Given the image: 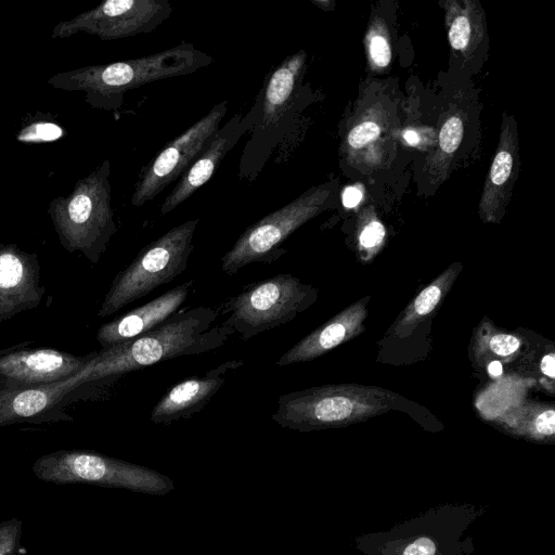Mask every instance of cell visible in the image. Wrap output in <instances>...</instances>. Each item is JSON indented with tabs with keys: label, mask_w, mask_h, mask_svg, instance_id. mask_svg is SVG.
<instances>
[{
	"label": "cell",
	"mask_w": 555,
	"mask_h": 555,
	"mask_svg": "<svg viewBox=\"0 0 555 555\" xmlns=\"http://www.w3.org/2000/svg\"><path fill=\"white\" fill-rule=\"evenodd\" d=\"M218 315V310L210 307L178 310L152 331L95 352L75 375L77 387L94 380L118 378L162 361L220 348L235 332L221 325L210 328Z\"/></svg>",
	"instance_id": "1"
},
{
	"label": "cell",
	"mask_w": 555,
	"mask_h": 555,
	"mask_svg": "<svg viewBox=\"0 0 555 555\" xmlns=\"http://www.w3.org/2000/svg\"><path fill=\"white\" fill-rule=\"evenodd\" d=\"M212 62L211 55L196 49L192 43L182 42L139 59L61 74L53 77L51 82L57 88L85 91L87 101L93 107L116 111L122 105L124 96L129 90L195 73Z\"/></svg>",
	"instance_id": "2"
},
{
	"label": "cell",
	"mask_w": 555,
	"mask_h": 555,
	"mask_svg": "<svg viewBox=\"0 0 555 555\" xmlns=\"http://www.w3.org/2000/svg\"><path fill=\"white\" fill-rule=\"evenodd\" d=\"M307 53L304 50L286 56L264 79L259 90L258 118L244 146L238 176L254 181L291 126L299 98Z\"/></svg>",
	"instance_id": "3"
},
{
	"label": "cell",
	"mask_w": 555,
	"mask_h": 555,
	"mask_svg": "<svg viewBox=\"0 0 555 555\" xmlns=\"http://www.w3.org/2000/svg\"><path fill=\"white\" fill-rule=\"evenodd\" d=\"M198 221L197 218L176 225L143 247L116 275L98 315L108 317L180 275L194 248L192 241Z\"/></svg>",
	"instance_id": "4"
},
{
	"label": "cell",
	"mask_w": 555,
	"mask_h": 555,
	"mask_svg": "<svg viewBox=\"0 0 555 555\" xmlns=\"http://www.w3.org/2000/svg\"><path fill=\"white\" fill-rule=\"evenodd\" d=\"M111 165L105 160L79 181L70 197L51 205V215L63 245L80 250L95 263L116 232L111 207Z\"/></svg>",
	"instance_id": "5"
},
{
	"label": "cell",
	"mask_w": 555,
	"mask_h": 555,
	"mask_svg": "<svg viewBox=\"0 0 555 555\" xmlns=\"http://www.w3.org/2000/svg\"><path fill=\"white\" fill-rule=\"evenodd\" d=\"M315 296L310 285L289 273H279L246 285L217 310L227 315L221 326L233 328L247 340L292 321L315 300Z\"/></svg>",
	"instance_id": "6"
},
{
	"label": "cell",
	"mask_w": 555,
	"mask_h": 555,
	"mask_svg": "<svg viewBox=\"0 0 555 555\" xmlns=\"http://www.w3.org/2000/svg\"><path fill=\"white\" fill-rule=\"evenodd\" d=\"M34 475L44 482L65 486L86 483L165 494L172 481L159 473L87 450H59L33 464Z\"/></svg>",
	"instance_id": "7"
},
{
	"label": "cell",
	"mask_w": 555,
	"mask_h": 555,
	"mask_svg": "<svg viewBox=\"0 0 555 555\" xmlns=\"http://www.w3.org/2000/svg\"><path fill=\"white\" fill-rule=\"evenodd\" d=\"M332 194V184L313 186L246 228L222 257L221 270L228 275H234L250 263L270 264L278 260L286 253L282 247L285 240L324 211Z\"/></svg>",
	"instance_id": "8"
},
{
	"label": "cell",
	"mask_w": 555,
	"mask_h": 555,
	"mask_svg": "<svg viewBox=\"0 0 555 555\" xmlns=\"http://www.w3.org/2000/svg\"><path fill=\"white\" fill-rule=\"evenodd\" d=\"M383 390L351 386H321L281 395L272 420L300 431L324 428L371 416L386 409Z\"/></svg>",
	"instance_id": "9"
},
{
	"label": "cell",
	"mask_w": 555,
	"mask_h": 555,
	"mask_svg": "<svg viewBox=\"0 0 555 555\" xmlns=\"http://www.w3.org/2000/svg\"><path fill=\"white\" fill-rule=\"evenodd\" d=\"M228 111V101L217 103L205 116L168 142L142 168L133 189L131 204L140 207L154 199L179 180L210 142Z\"/></svg>",
	"instance_id": "10"
},
{
	"label": "cell",
	"mask_w": 555,
	"mask_h": 555,
	"mask_svg": "<svg viewBox=\"0 0 555 555\" xmlns=\"http://www.w3.org/2000/svg\"><path fill=\"white\" fill-rule=\"evenodd\" d=\"M172 13L169 0H107L69 22L60 23L53 37H67L79 31L113 40L149 34Z\"/></svg>",
	"instance_id": "11"
},
{
	"label": "cell",
	"mask_w": 555,
	"mask_h": 555,
	"mask_svg": "<svg viewBox=\"0 0 555 555\" xmlns=\"http://www.w3.org/2000/svg\"><path fill=\"white\" fill-rule=\"evenodd\" d=\"M258 113L259 100L256 98L255 104L245 116L236 113L217 130L210 142L165 197L160 205V215L164 216L172 211L209 181L224 156L245 133L253 129L257 121Z\"/></svg>",
	"instance_id": "12"
},
{
	"label": "cell",
	"mask_w": 555,
	"mask_h": 555,
	"mask_svg": "<svg viewBox=\"0 0 555 555\" xmlns=\"http://www.w3.org/2000/svg\"><path fill=\"white\" fill-rule=\"evenodd\" d=\"M95 353L76 357L50 349H25L0 356V376L9 388L34 387L59 383L80 372Z\"/></svg>",
	"instance_id": "13"
},
{
	"label": "cell",
	"mask_w": 555,
	"mask_h": 555,
	"mask_svg": "<svg viewBox=\"0 0 555 555\" xmlns=\"http://www.w3.org/2000/svg\"><path fill=\"white\" fill-rule=\"evenodd\" d=\"M242 360H229L203 376L186 378L167 390L151 412L155 424H171L202 411L223 386L227 374L242 366Z\"/></svg>",
	"instance_id": "14"
},
{
	"label": "cell",
	"mask_w": 555,
	"mask_h": 555,
	"mask_svg": "<svg viewBox=\"0 0 555 555\" xmlns=\"http://www.w3.org/2000/svg\"><path fill=\"white\" fill-rule=\"evenodd\" d=\"M194 281L180 284L153 300L103 324L96 334L102 349L137 338L176 313L186 300Z\"/></svg>",
	"instance_id": "15"
},
{
	"label": "cell",
	"mask_w": 555,
	"mask_h": 555,
	"mask_svg": "<svg viewBox=\"0 0 555 555\" xmlns=\"http://www.w3.org/2000/svg\"><path fill=\"white\" fill-rule=\"evenodd\" d=\"M40 294L35 261L15 247L0 246V320L35 307Z\"/></svg>",
	"instance_id": "16"
},
{
	"label": "cell",
	"mask_w": 555,
	"mask_h": 555,
	"mask_svg": "<svg viewBox=\"0 0 555 555\" xmlns=\"http://www.w3.org/2000/svg\"><path fill=\"white\" fill-rule=\"evenodd\" d=\"M366 318L363 301L348 307L296 343L276 362L279 366L311 361L358 335Z\"/></svg>",
	"instance_id": "17"
},
{
	"label": "cell",
	"mask_w": 555,
	"mask_h": 555,
	"mask_svg": "<svg viewBox=\"0 0 555 555\" xmlns=\"http://www.w3.org/2000/svg\"><path fill=\"white\" fill-rule=\"evenodd\" d=\"M516 126L513 117H505L502 122L499 145L479 204V214L487 222L498 221L504 212L509 190L513 186V177L516 173Z\"/></svg>",
	"instance_id": "18"
},
{
	"label": "cell",
	"mask_w": 555,
	"mask_h": 555,
	"mask_svg": "<svg viewBox=\"0 0 555 555\" xmlns=\"http://www.w3.org/2000/svg\"><path fill=\"white\" fill-rule=\"evenodd\" d=\"M76 387L74 375L54 384L0 390V426L39 417Z\"/></svg>",
	"instance_id": "19"
},
{
	"label": "cell",
	"mask_w": 555,
	"mask_h": 555,
	"mask_svg": "<svg viewBox=\"0 0 555 555\" xmlns=\"http://www.w3.org/2000/svg\"><path fill=\"white\" fill-rule=\"evenodd\" d=\"M446 21L451 47L467 55L482 38L481 16L477 3L472 1H448Z\"/></svg>",
	"instance_id": "20"
},
{
	"label": "cell",
	"mask_w": 555,
	"mask_h": 555,
	"mask_svg": "<svg viewBox=\"0 0 555 555\" xmlns=\"http://www.w3.org/2000/svg\"><path fill=\"white\" fill-rule=\"evenodd\" d=\"M454 275L455 273H453V270L449 269L434 283L425 287L408 309V313L403 318L401 324L410 325L417 319H421L429 314L440 301L443 295V291L446 289L447 285L452 281Z\"/></svg>",
	"instance_id": "21"
},
{
	"label": "cell",
	"mask_w": 555,
	"mask_h": 555,
	"mask_svg": "<svg viewBox=\"0 0 555 555\" xmlns=\"http://www.w3.org/2000/svg\"><path fill=\"white\" fill-rule=\"evenodd\" d=\"M463 121L460 116H450L442 125L439 132V151L434 158V165L442 166L450 162V157L459 149L463 139Z\"/></svg>",
	"instance_id": "22"
},
{
	"label": "cell",
	"mask_w": 555,
	"mask_h": 555,
	"mask_svg": "<svg viewBox=\"0 0 555 555\" xmlns=\"http://www.w3.org/2000/svg\"><path fill=\"white\" fill-rule=\"evenodd\" d=\"M366 47L370 59L376 67L388 66L391 61V49L386 34L379 27H372L369 31Z\"/></svg>",
	"instance_id": "23"
},
{
	"label": "cell",
	"mask_w": 555,
	"mask_h": 555,
	"mask_svg": "<svg viewBox=\"0 0 555 555\" xmlns=\"http://www.w3.org/2000/svg\"><path fill=\"white\" fill-rule=\"evenodd\" d=\"M23 522L13 517L0 522V555H17L21 550Z\"/></svg>",
	"instance_id": "24"
},
{
	"label": "cell",
	"mask_w": 555,
	"mask_h": 555,
	"mask_svg": "<svg viewBox=\"0 0 555 555\" xmlns=\"http://www.w3.org/2000/svg\"><path fill=\"white\" fill-rule=\"evenodd\" d=\"M62 135L63 129L56 124L40 121L23 129L17 135V140L28 143L52 142L59 140Z\"/></svg>",
	"instance_id": "25"
},
{
	"label": "cell",
	"mask_w": 555,
	"mask_h": 555,
	"mask_svg": "<svg viewBox=\"0 0 555 555\" xmlns=\"http://www.w3.org/2000/svg\"><path fill=\"white\" fill-rule=\"evenodd\" d=\"M379 134V126L372 120H366L350 130L347 137V142L353 149H361L376 140Z\"/></svg>",
	"instance_id": "26"
},
{
	"label": "cell",
	"mask_w": 555,
	"mask_h": 555,
	"mask_svg": "<svg viewBox=\"0 0 555 555\" xmlns=\"http://www.w3.org/2000/svg\"><path fill=\"white\" fill-rule=\"evenodd\" d=\"M385 228L376 219H371L361 229L359 234V244L362 249L373 250L384 241Z\"/></svg>",
	"instance_id": "27"
},
{
	"label": "cell",
	"mask_w": 555,
	"mask_h": 555,
	"mask_svg": "<svg viewBox=\"0 0 555 555\" xmlns=\"http://www.w3.org/2000/svg\"><path fill=\"white\" fill-rule=\"evenodd\" d=\"M489 346L492 352L505 357L514 353L519 348L520 340L509 334H496L491 337Z\"/></svg>",
	"instance_id": "28"
},
{
	"label": "cell",
	"mask_w": 555,
	"mask_h": 555,
	"mask_svg": "<svg viewBox=\"0 0 555 555\" xmlns=\"http://www.w3.org/2000/svg\"><path fill=\"white\" fill-rule=\"evenodd\" d=\"M535 430L541 435L552 436L555 431V411L545 410L535 418Z\"/></svg>",
	"instance_id": "29"
},
{
	"label": "cell",
	"mask_w": 555,
	"mask_h": 555,
	"mask_svg": "<svg viewBox=\"0 0 555 555\" xmlns=\"http://www.w3.org/2000/svg\"><path fill=\"white\" fill-rule=\"evenodd\" d=\"M436 545L429 538H420L409 544L403 555H435Z\"/></svg>",
	"instance_id": "30"
},
{
	"label": "cell",
	"mask_w": 555,
	"mask_h": 555,
	"mask_svg": "<svg viewBox=\"0 0 555 555\" xmlns=\"http://www.w3.org/2000/svg\"><path fill=\"white\" fill-rule=\"evenodd\" d=\"M362 199V192L356 186H348L344 190L341 195L343 205L346 208L356 207Z\"/></svg>",
	"instance_id": "31"
},
{
	"label": "cell",
	"mask_w": 555,
	"mask_h": 555,
	"mask_svg": "<svg viewBox=\"0 0 555 555\" xmlns=\"http://www.w3.org/2000/svg\"><path fill=\"white\" fill-rule=\"evenodd\" d=\"M541 371L551 378L555 377V358L553 353L543 357L541 361Z\"/></svg>",
	"instance_id": "32"
},
{
	"label": "cell",
	"mask_w": 555,
	"mask_h": 555,
	"mask_svg": "<svg viewBox=\"0 0 555 555\" xmlns=\"http://www.w3.org/2000/svg\"><path fill=\"white\" fill-rule=\"evenodd\" d=\"M403 139L411 146H416L418 144V142H420L418 133L416 131H414V130H411V129L405 130L403 132Z\"/></svg>",
	"instance_id": "33"
},
{
	"label": "cell",
	"mask_w": 555,
	"mask_h": 555,
	"mask_svg": "<svg viewBox=\"0 0 555 555\" xmlns=\"http://www.w3.org/2000/svg\"><path fill=\"white\" fill-rule=\"evenodd\" d=\"M488 372L492 377L500 376L503 372V366H502L501 362H499V361L490 362V364L488 365Z\"/></svg>",
	"instance_id": "34"
},
{
	"label": "cell",
	"mask_w": 555,
	"mask_h": 555,
	"mask_svg": "<svg viewBox=\"0 0 555 555\" xmlns=\"http://www.w3.org/2000/svg\"><path fill=\"white\" fill-rule=\"evenodd\" d=\"M312 2L315 5L321 7V9H323V10H330L328 5H330V3H332L330 1H312Z\"/></svg>",
	"instance_id": "35"
}]
</instances>
